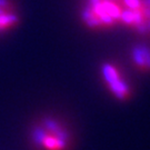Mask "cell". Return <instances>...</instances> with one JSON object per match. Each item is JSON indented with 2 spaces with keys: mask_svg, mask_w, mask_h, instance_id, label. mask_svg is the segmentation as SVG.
Returning a JSON list of instances; mask_svg holds the SVG:
<instances>
[{
  "mask_svg": "<svg viewBox=\"0 0 150 150\" xmlns=\"http://www.w3.org/2000/svg\"><path fill=\"white\" fill-rule=\"evenodd\" d=\"M101 76L107 88L119 100H127L131 97V89L125 80L120 70L113 64L105 62L101 67Z\"/></svg>",
  "mask_w": 150,
  "mask_h": 150,
  "instance_id": "obj_2",
  "label": "cell"
},
{
  "mask_svg": "<svg viewBox=\"0 0 150 150\" xmlns=\"http://www.w3.org/2000/svg\"><path fill=\"white\" fill-rule=\"evenodd\" d=\"M131 59L134 66L141 71H150V47L146 45H137L131 50Z\"/></svg>",
  "mask_w": 150,
  "mask_h": 150,
  "instance_id": "obj_4",
  "label": "cell"
},
{
  "mask_svg": "<svg viewBox=\"0 0 150 150\" xmlns=\"http://www.w3.org/2000/svg\"><path fill=\"white\" fill-rule=\"evenodd\" d=\"M11 0H0V32H5L16 27L19 22V16Z\"/></svg>",
  "mask_w": 150,
  "mask_h": 150,
  "instance_id": "obj_3",
  "label": "cell"
},
{
  "mask_svg": "<svg viewBox=\"0 0 150 150\" xmlns=\"http://www.w3.org/2000/svg\"><path fill=\"white\" fill-rule=\"evenodd\" d=\"M33 141L42 150H67L70 139L68 132L60 123L48 119L35 128Z\"/></svg>",
  "mask_w": 150,
  "mask_h": 150,
  "instance_id": "obj_1",
  "label": "cell"
}]
</instances>
